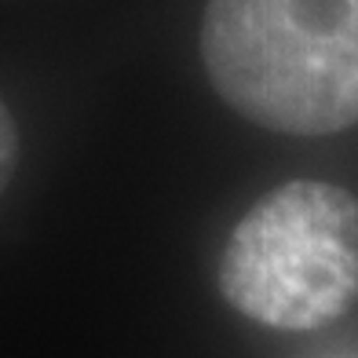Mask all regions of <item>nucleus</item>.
<instances>
[{
	"instance_id": "nucleus-1",
	"label": "nucleus",
	"mask_w": 358,
	"mask_h": 358,
	"mask_svg": "<svg viewBox=\"0 0 358 358\" xmlns=\"http://www.w3.org/2000/svg\"><path fill=\"white\" fill-rule=\"evenodd\" d=\"M201 59L223 103L271 132L358 121V0H208Z\"/></svg>"
},
{
	"instance_id": "nucleus-2",
	"label": "nucleus",
	"mask_w": 358,
	"mask_h": 358,
	"mask_svg": "<svg viewBox=\"0 0 358 358\" xmlns=\"http://www.w3.org/2000/svg\"><path fill=\"white\" fill-rule=\"evenodd\" d=\"M220 292L271 329H318L358 300V201L336 183L292 179L264 194L220 256Z\"/></svg>"
},
{
	"instance_id": "nucleus-3",
	"label": "nucleus",
	"mask_w": 358,
	"mask_h": 358,
	"mask_svg": "<svg viewBox=\"0 0 358 358\" xmlns=\"http://www.w3.org/2000/svg\"><path fill=\"white\" fill-rule=\"evenodd\" d=\"M15 157H19V132H15L11 110L0 99V194L8 190L11 172H15Z\"/></svg>"
}]
</instances>
